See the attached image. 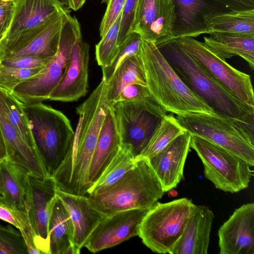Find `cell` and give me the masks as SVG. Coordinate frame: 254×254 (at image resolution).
Returning a JSON list of instances; mask_svg holds the SVG:
<instances>
[{
	"instance_id": "1",
	"label": "cell",
	"mask_w": 254,
	"mask_h": 254,
	"mask_svg": "<svg viewBox=\"0 0 254 254\" xmlns=\"http://www.w3.org/2000/svg\"><path fill=\"white\" fill-rule=\"evenodd\" d=\"M106 83L102 80L76 108L79 121L64 160L51 177L57 187L68 193L88 194V174L99 135L110 104Z\"/></svg>"
},
{
	"instance_id": "2",
	"label": "cell",
	"mask_w": 254,
	"mask_h": 254,
	"mask_svg": "<svg viewBox=\"0 0 254 254\" xmlns=\"http://www.w3.org/2000/svg\"><path fill=\"white\" fill-rule=\"evenodd\" d=\"M138 55L149 92L165 111L176 115L215 113L182 80L154 43L142 39Z\"/></svg>"
},
{
	"instance_id": "3",
	"label": "cell",
	"mask_w": 254,
	"mask_h": 254,
	"mask_svg": "<svg viewBox=\"0 0 254 254\" xmlns=\"http://www.w3.org/2000/svg\"><path fill=\"white\" fill-rule=\"evenodd\" d=\"M157 47L185 84L215 113L254 120V106L239 100L218 83L176 42Z\"/></svg>"
},
{
	"instance_id": "4",
	"label": "cell",
	"mask_w": 254,
	"mask_h": 254,
	"mask_svg": "<svg viewBox=\"0 0 254 254\" xmlns=\"http://www.w3.org/2000/svg\"><path fill=\"white\" fill-rule=\"evenodd\" d=\"M133 167L115 183L87 196L106 216L135 208H150L164 193L149 160L136 157Z\"/></svg>"
},
{
	"instance_id": "5",
	"label": "cell",
	"mask_w": 254,
	"mask_h": 254,
	"mask_svg": "<svg viewBox=\"0 0 254 254\" xmlns=\"http://www.w3.org/2000/svg\"><path fill=\"white\" fill-rule=\"evenodd\" d=\"M191 134L215 144L254 165V120L216 113H193L176 117Z\"/></svg>"
},
{
	"instance_id": "6",
	"label": "cell",
	"mask_w": 254,
	"mask_h": 254,
	"mask_svg": "<svg viewBox=\"0 0 254 254\" xmlns=\"http://www.w3.org/2000/svg\"><path fill=\"white\" fill-rule=\"evenodd\" d=\"M21 105L36 149L51 177L71 145L74 131L70 122L62 112L41 102Z\"/></svg>"
},
{
	"instance_id": "7",
	"label": "cell",
	"mask_w": 254,
	"mask_h": 254,
	"mask_svg": "<svg viewBox=\"0 0 254 254\" xmlns=\"http://www.w3.org/2000/svg\"><path fill=\"white\" fill-rule=\"evenodd\" d=\"M193 203L181 198L151 207L140 224L138 236L152 252L170 254L181 238Z\"/></svg>"
},
{
	"instance_id": "8",
	"label": "cell",
	"mask_w": 254,
	"mask_h": 254,
	"mask_svg": "<svg viewBox=\"0 0 254 254\" xmlns=\"http://www.w3.org/2000/svg\"><path fill=\"white\" fill-rule=\"evenodd\" d=\"M80 28L77 19L69 13L63 24L56 53L37 74L14 88L12 94L18 100L29 104L49 99L50 94L65 73L71 50Z\"/></svg>"
},
{
	"instance_id": "9",
	"label": "cell",
	"mask_w": 254,
	"mask_h": 254,
	"mask_svg": "<svg viewBox=\"0 0 254 254\" xmlns=\"http://www.w3.org/2000/svg\"><path fill=\"white\" fill-rule=\"evenodd\" d=\"M190 148L196 152L203 164L204 177L216 189L236 193L249 187L254 172L251 169L252 166L245 160L206 139L192 134Z\"/></svg>"
},
{
	"instance_id": "10",
	"label": "cell",
	"mask_w": 254,
	"mask_h": 254,
	"mask_svg": "<svg viewBox=\"0 0 254 254\" xmlns=\"http://www.w3.org/2000/svg\"><path fill=\"white\" fill-rule=\"evenodd\" d=\"M112 105L122 142L130 145L136 157L147 144L167 112L152 97L118 102Z\"/></svg>"
},
{
	"instance_id": "11",
	"label": "cell",
	"mask_w": 254,
	"mask_h": 254,
	"mask_svg": "<svg viewBox=\"0 0 254 254\" xmlns=\"http://www.w3.org/2000/svg\"><path fill=\"white\" fill-rule=\"evenodd\" d=\"M187 52L212 78L239 100L254 106L251 76L216 56L204 44L191 37L173 40ZM172 41V40H171Z\"/></svg>"
},
{
	"instance_id": "12",
	"label": "cell",
	"mask_w": 254,
	"mask_h": 254,
	"mask_svg": "<svg viewBox=\"0 0 254 254\" xmlns=\"http://www.w3.org/2000/svg\"><path fill=\"white\" fill-rule=\"evenodd\" d=\"M67 6L39 26L4 42H0V61L8 58L32 56L51 58L57 52L64 20L70 13Z\"/></svg>"
},
{
	"instance_id": "13",
	"label": "cell",
	"mask_w": 254,
	"mask_h": 254,
	"mask_svg": "<svg viewBox=\"0 0 254 254\" xmlns=\"http://www.w3.org/2000/svg\"><path fill=\"white\" fill-rule=\"evenodd\" d=\"M176 21L173 0H137L131 33L157 46L171 40Z\"/></svg>"
},
{
	"instance_id": "14",
	"label": "cell",
	"mask_w": 254,
	"mask_h": 254,
	"mask_svg": "<svg viewBox=\"0 0 254 254\" xmlns=\"http://www.w3.org/2000/svg\"><path fill=\"white\" fill-rule=\"evenodd\" d=\"M27 212L36 235L35 246L42 254H50L48 224L57 198V187L51 177L44 179L28 175Z\"/></svg>"
},
{
	"instance_id": "15",
	"label": "cell",
	"mask_w": 254,
	"mask_h": 254,
	"mask_svg": "<svg viewBox=\"0 0 254 254\" xmlns=\"http://www.w3.org/2000/svg\"><path fill=\"white\" fill-rule=\"evenodd\" d=\"M149 208L128 209L106 216L90 235L83 247L95 253L138 236L141 221Z\"/></svg>"
},
{
	"instance_id": "16",
	"label": "cell",
	"mask_w": 254,
	"mask_h": 254,
	"mask_svg": "<svg viewBox=\"0 0 254 254\" xmlns=\"http://www.w3.org/2000/svg\"><path fill=\"white\" fill-rule=\"evenodd\" d=\"M89 45L82 39L80 28L72 47L65 73L50 95V100L72 102L87 92Z\"/></svg>"
},
{
	"instance_id": "17",
	"label": "cell",
	"mask_w": 254,
	"mask_h": 254,
	"mask_svg": "<svg viewBox=\"0 0 254 254\" xmlns=\"http://www.w3.org/2000/svg\"><path fill=\"white\" fill-rule=\"evenodd\" d=\"M220 254H254V204L236 209L218 232Z\"/></svg>"
},
{
	"instance_id": "18",
	"label": "cell",
	"mask_w": 254,
	"mask_h": 254,
	"mask_svg": "<svg viewBox=\"0 0 254 254\" xmlns=\"http://www.w3.org/2000/svg\"><path fill=\"white\" fill-rule=\"evenodd\" d=\"M190 140V133L186 131L159 153L148 159L165 192L176 187L183 178Z\"/></svg>"
},
{
	"instance_id": "19",
	"label": "cell",
	"mask_w": 254,
	"mask_h": 254,
	"mask_svg": "<svg viewBox=\"0 0 254 254\" xmlns=\"http://www.w3.org/2000/svg\"><path fill=\"white\" fill-rule=\"evenodd\" d=\"M0 127L5 143L6 159L22 167L29 175L42 179L49 177L37 150L28 144L8 119L0 97Z\"/></svg>"
},
{
	"instance_id": "20",
	"label": "cell",
	"mask_w": 254,
	"mask_h": 254,
	"mask_svg": "<svg viewBox=\"0 0 254 254\" xmlns=\"http://www.w3.org/2000/svg\"><path fill=\"white\" fill-rule=\"evenodd\" d=\"M56 195L71 220L73 227L72 243L81 250L90 235L106 215L96 208L86 195L69 193L57 188Z\"/></svg>"
},
{
	"instance_id": "21",
	"label": "cell",
	"mask_w": 254,
	"mask_h": 254,
	"mask_svg": "<svg viewBox=\"0 0 254 254\" xmlns=\"http://www.w3.org/2000/svg\"><path fill=\"white\" fill-rule=\"evenodd\" d=\"M14 0L11 22L0 42L12 40L39 26L65 6L59 0Z\"/></svg>"
},
{
	"instance_id": "22",
	"label": "cell",
	"mask_w": 254,
	"mask_h": 254,
	"mask_svg": "<svg viewBox=\"0 0 254 254\" xmlns=\"http://www.w3.org/2000/svg\"><path fill=\"white\" fill-rule=\"evenodd\" d=\"M214 218L208 207L193 204L183 234L171 254H207Z\"/></svg>"
},
{
	"instance_id": "23",
	"label": "cell",
	"mask_w": 254,
	"mask_h": 254,
	"mask_svg": "<svg viewBox=\"0 0 254 254\" xmlns=\"http://www.w3.org/2000/svg\"><path fill=\"white\" fill-rule=\"evenodd\" d=\"M122 144L114 109L112 105L110 104L103 122L89 167L88 181L90 188L97 182L117 155Z\"/></svg>"
},
{
	"instance_id": "24",
	"label": "cell",
	"mask_w": 254,
	"mask_h": 254,
	"mask_svg": "<svg viewBox=\"0 0 254 254\" xmlns=\"http://www.w3.org/2000/svg\"><path fill=\"white\" fill-rule=\"evenodd\" d=\"M28 173L7 159L0 161V205L27 212Z\"/></svg>"
},
{
	"instance_id": "25",
	"label": "cell",
	"mask_w": 254,
	"mask_h": 254,
	"mask_svg": "<svg viewBox=\"0 0 254 254\" xmlns=\"http://www.w3.org/2000/svg\"><path fill=\"white\" fill-rule=\"evenodd\" d=\"M173 1L177 21L170 41L179 37H194L206 33L203 15L211 12L222 11L207 0H173Z\"/></svg>"
},
{
	"instance_id": "26",
	"label": "cell",
	"mask_w": 254,
	"mask_h": 254,
	"mask_svg": "<svg viewBox=\"0 0 254 254\" xmlns=\"http://www.w3.org/2000/svg\"><path fill=\"white\" fill-rule=\"evenodd\" d=\"M206 33L254 36V8L214 11L203 16Z\"/></svg>"
},
{
	"instance_id": "27",
	"label": "cell",
	"mask_w": 254,
	"mask_h": 254,
	"mask_svg": "<svg viewBox=\"0 0 254 254\" xmlns=\"http://www.w3.org/2000/svg\"><path fill=\"white\" fill-rule=\"evenodd\" d=\"M204 37V44L216 56L226 61L238 56L254 68V36L216 33Z\"/></svg>"
},
{
	"instance_id": "28",
	"label": "cell",
	"mask_w": 254,
	"mask_h": 254,
	"mask_svg": "<svg viewBox=\"0 0 254 254\" xmlns=\"http://www.w3.org/2000/svg\"><path fill=\"white\" fill-rule=\"evenodd\" d=\"M50 254H64L72 243L73 227L70 216L57 196L48 224Z\"/></svg>"
},
{
	"instance_id": "29",
	"label": "cell",
	"mask_w": 254,
	"mask_h": 254,
	"mask_svg": "<svg viewBox=\"0 0 254 254\" xmlns=\"http://www.w3.org/2000/svg\"><path fill=\"white\" fill-rule=\"evenodd\" d=\"M106 84L107 98L110 104L114 103L127 85L138 84L146 86L143 65L138 54L122 63Z\"/></svg>"
},
{
	"instance_id": "30",
	"label": "cell",
	"mask_w": 254,
	"mask_h": 254,
	"mask_svg": "<svg viewBox=\"0 0 254 254\" xmlns=\"http://www.w3.org/2000/svg\"><path fill=\"white\" fill-rule=\"evenodd\" d=\"M136 160L131 146L122 143L117 155L89 189L87 194H94L115 183L133 167Z\"/></svg>"
},
{
	"instance_id": "31",
	"label": "cell",
	"mask_w": 254,
	"mask_h": 254,
	"mask_svg": "<svg viewBox=\"0 0 254 254\" xmlns=\"http://www.w3.org/2000/svg\"><path fill=\"white\" fill-rule=\"evenodd\" d=\"M186 131L173 114H166L162 118L147 144L137 157L147 159L154 157Z\"/></svg>"
},
{
	"instance_id": "32",
	"label": "cell",
	"mask_w": 254,
	"mask_h": 254,
	"mask_svg": "<svg viewBox=\"0 0 254 254\" xmlns=\"http://www.w3.org/2000/svg\"><path fill=\"white\" fill-rule=\"evenodd\" d=\"M0 97L3 108L9 121L16 127L21 136L28 144L32 148L36 149L29 123L21 103L12 93L0 89Z\"/></svg>"
},
{
	"instance_id": "33",
	"label": "cell",
	"mask_w": 254,
	"mask_h": 254,
	"mask_svg": "<svg viewBox=\"0 0 254 254\" xmlns=\"http://www.w3.org/2000/svg\"><path fill=\"white\" fill-rule=\"evenodd\" d=\"M121 17L122 13L96 45V60L101 67L110 65L119 52L118 36Z\"/></svg>"
},
{
	"instance_id": "34",
	"label": "cell",
	"mask_w": 254,
	"mask_h": 254,
	"mask_svg": "<svg viewBox=\"0 0 254 254\" xmlns=\"http://www.w3.org/2000/svg\"><path fill=\"white\" fill-rule=\"evenodd\" d=\"M140 36L131 32L119 46V52L109 66L102 67V80L106 83L110 79L118 67L128 58L138 54L139 47L141 41Z\"/></svg>"
},
{
	"instance_id": "35",
	"label": "cell",
	"mask_w": 254,
	"mask_h": 254,
	"mask_svg": "<svg viewBox=\"0 0 254 254\" xmlns=\"http://www.w3.org/2000/svg\"><path fill=\"white\" fill-rule=\"evenodd\" d=\"M0 254H26L28 250L19 230L10 225L0 224Z\"/></svg>"
},
{
	"instance_id": "36",
	"label": "cell",
	"mask_w": 254,
	"mask_h": 254,
	"mask_svg": "<svg viewBox=\"0 0 254 254\" xmlns=\"http://www.w3.org/2000/svg\"><path fill=\"white\" fill-rule=\"evenodd\" d=\"M43 68L23 69L0 63V89L12 93L18 84L37 74Z\"/></svg>"
},
{
	"instance_id": "37",
	"label": "cell",
	"mask_w": 254,
	"mask_h": 254,
	"mask_svg": "<svg viewBox=\"0 0 254 254\" xmlns=\"http://www.w3.org/2000/svg\"><path fill=\"white\" fill-rule=\"evenodd\" d=\"M126 0H101L106 5V9L102 19L99 34L102 37L122 13Z\"/></svg>"
},
{
	"instance_id": "38",
	"label": "cell",
	"mask_w": 254,
	"mask_h": 254,
	"mask_svg": "<svg viewBox=\"0 0 254 254\" xmlns=\"http://www.w3.org/2000/svg\"><path fill=\"white\" fill-rule=\"evenodd\" d=\"M137 0H126L122 12L118 36L120 46L131 33Z\"/></svg>"
},
{
	"instance_id": "39",
	"label": "cell",
	"mask_w": 254,
	"mask_h": 254,
	"mask_svg": "<svg viewBox=\"0 0 254 254\" xmlns=\"http://www.w3.org/2000/svg\"><path fill=\"white\" fill-rule=\"evenodd\" d=\"M51 58L23 56L6 59L0 63L7 66L19 68H39L44 67Z\"/></svg>"
},
{
	"instance_id": "40",
	"label": "cell",
	"mask_w": 254,
	"mask_h": 254,
	"mask_svg": "<svg viewBox=\"0 0 254 254\" xmlns=\"http://www.w3.org/2000/svg\"><path fill=\"white\" fill-rule=\"evenodd\" d=\"M149 97L152 96L147 86L131 84L123 89L112 104L118 102L133 101Z\"/></svg>"
},
{
	"instance_id": "41",
	"label": "cell",
	"mask_w": 254,
	"mask_h": 254,
	"mask_svg": "<svg viewBox=\"0 0 254 254\" xmlns=\"http://www.w3.org/2000/svg\"><path fill=\"white\" fill-rule=\"evenodd\" d=\"M14 5V0H0V41L6 34L9 26Z\"/></svg>"
},
{
	"instance_id": "42",
	"label": "cell",
	"mask_w": 254,
	"mask_h": 254,
	"mask_svg": "<svg viewBox=\"0 0 254 254\" xmlns=\"http://www.w3.org/2000/svg\"><path fill=\"white\" fill-rule=\"evenodd\" d=\"M216 7L228 10L254 8V0H207Z\"/></svg>"
},
{
	"instance_id": "43",
	"label": "cell",
	"mask_w": 254,
	"mask_h": 254,
	"mask_svg": "<svg viewBox=\"0 0 254 254\" xmlns=\"http://www.w3.org/2000/svg\"><path fill=\"white\" fill-rule=\"evenodd\" d=\"M0 219L16 227L19 228V222L14 215L13 210L0 205Z\"/></svg>"
},
{
	"instance_id": "44",
	"label": "cell",
	"mask_w": 254,
	"mask_h": 254,
	"mask_svg": "<svg viewBox=\"0 0 254 254\" xmlns=\"http://www.w3.org/2000/svg\"><path fill=\"white\" fill-rule=\"evenodd\" d=\"M86 0H67L69 9L76 11L82 7Z\"/></svg>"
},
{
	"instance_id": "45",
	"label": "cell",
	"mask_w": 254,
	"mask_h": 254,
	"mask_svg": "<svg viewBox=\"0 0 254 254\" xmlns=\"http://www.w3.org/2000/svg\"><path fill=\"white\" fill-rule=\"evenodd\" d=\"M7 158L6 151L4 141L0 127V161Z\"/></svg>"
},
{
	"instance_id": "46",
	"label": "cell",
	"mask_w": 254,
	"mask_h": 254,
	"mask_svg": "<svg viewBox=\"0 0 254 254\" xmlns=\"http://www.w3.org/2000/svg\"><path fill=\"white\" fill-rule=\"evenodd\" d=\"M168 195L170 197H175L178 195V192L176 190H173V189L169 190Z\"/></svg>"
},
{
	"instance_id": "47",
	"label": "cell",
	"mask_w": 254,
	"mask_h": 254,
	"mask_svg": "<svg viewBox=\"0 0 254 254\" xmlns=\"http://www.w3.org/2000/svg\"><path fill=\"white\" fill-rule=\"evenodd\" d=\"M62 4L68 6L67 0H59Z\"/></svg>"
},
{
	"instance_id": "48",
	"label": "cell",
	"mask_w": 254,
	"mask_h": 254,
	"mask_svg": "<svg viewBox=\"0 0 254 254\" xmlns=\"http://www.w3.org/2000/svg\"></svg>"
}]
</instances>
